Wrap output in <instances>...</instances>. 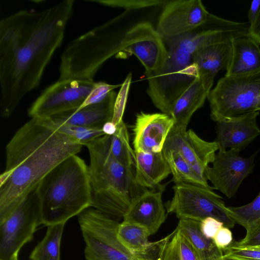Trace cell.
I'll return each instance as SVG.
<instances>
[{"label": "cell", "instance_id": "cell-1", "mask_svg": "<svg viewBox=\"0 0 260 260\" xmlns=\"http://www.w3.org/2000/svg\"><path fill=\"white\" fill-rule=\"evenodd\" d=\"M74 0L41 11L21 10L0 21V111L9 117L23 97L37 87L60 46Z\"/></svg>", "mask_w": 260, "mask_h": 260}, {"label": "cell", "instance_id": "cell-2", "mask_svg": "<svg viewBox=\"0 0 260 260\" xmlns=\"http://www.w3.org/2000/svg\"><path fill=\"white\" fill-rule=\"evenodd\" d=\"M82 146L46 119L31 118L19 128L6 146V169L0 176V223L48 173Z\"/></svg>", "mask_w": 260, "mask_h": 260}, {"label": "cell", "instance_id": "cell-3", "mask_svg": "<svg viewBox=\"0 0 260 260\" xmlns=\"http://www.w3.org/2000/svg\"><path fill=\"white\" fill-rule=\"evenodd\" d=\"M84 145L90 155L91 207L119 221L143 188L135 182L133 168L122 165L111 153L110 136H102Z\"/></svg>", "mask_w": 260, "mask_h": 260}, {"label": "cell", "instance_id": "cell-4", "mask_svg": "<svg viewBox=\"0 0 260 260\" xmlns=\"http://www.w3.org/2000/svg\"><path fill=\"white\" fill-rule=\"evenodd\" d=\"M42 224L66 223L91 207L88 166L72 155L48 173L37 186Z\"/></svg>", "mask_w": 260, "mask_h": 260}, {"label": "cell", "instance_id": "cell-5", "mask_svg": "<svg viewBox=\"0 0 260 260\" xmlns=\"http://www.w3.org/2000/svg\"><path fill=\"white\" fill-rule=\"evenodd\" d=\"M166 42L169 46L166 60L158 71L146 75L147 92L154 106L170 115L176 101L199 77L192 58L199 45L192 32Z\"/></svg>", "mask_w": 260, "mask_h": 260}, {"label": "cell", "instance_id": "cell-6", "mask_svg": "<svg viewBox=\"0 0 260 260\" xmlns=\"http://www.w3.org/2000/svg\"><path fill=\"white\" fill-rule=\"evenodd\" d=\"M212 119L229 120L260 111V69L221 78L208 95Z\"/></svg>", "mask_w": 260, "mask_h": 260}, {"label": "cell", "instance_id": "cell-7", "mask_svg": "<svg viewBox=\"0 0 260 260\" xmlns=\"http://www.w3.org/2000/svg\"><path fill=\"white\" fill-rule=\"evenodd\" d=\"M78 220L85 244L86 260H160L161 252L140 255L129 251L117 237L119 221L95 208L84 210Z\"/></svg>", "mask_w": 260, "mask_h": 260}, {"label": "cell", "instance_id": "cell-8", "mask_svg": "<svg viewBox=\"0 0 260 260\" xmlns=\"http://www.w3.org/2000/svg\"><path fill=\"white\" fill-rule=\"evenodd\" d=\"M174 195L166 204L168 213L180 219L201 221L211 217L233 228L235 222L230 217L222 198L214 187L200 184L182 183L173 186Z\"/></svg>", "mask_w": 260, "mask_h": 260}, {"label": "cell", "instance_id": "cell-9", "mask_svg": "<svg viewBox=\"0 0 260 260\" xmlns=\"http://www.w3.org/2000/svg\"><path fill=\"white\" fill-rule=\"evenodd\" d=\"M41 224L37 187L0 223V260L17 258L21 248L33 240L37 227Z\"/></svg>", "mask_w": 260, "mask_h": 260}, {"label": "cell", "instance_id": "cell-10", "mask_svg": "<svg viewBox=\"0 0 260 260\" xmlns=\"http://www.w3.org/2000/svg\"><path fill=\"white\" fill-rule=\"evenodd\" d=\"M95 82L93 80H58L46 88L28 109L31 118L45 119L79 109Z\"/></svg>", "mask_w": 260, "mask_h": 260}, {"label": "cell", "instance_id": "cell-11", "mask_svg": "<svg viewBox=\"0 0 260 260\" xmlns=\"http://www.w3.org/2000/svg\"><path fill=\"white\" fill-rule=\"evenodd\" d=\"M120 51L137 57L145 68L146 75L161 69L168 55L164 40L148 22L139 23L122 35Z\"/></svg>", "mask_w": 260, "mask_h": 260}, {"label": "cell", "instance_id": "cell-12", "mask_svg": "<svg viewBox=\"0 0 260 260\" xmlns=\"http://www.w3.org/2000/svg\"><path fill=\"white\" fill-rule=\"evenodd\" d=\"M210 14L200 0L169 1L159 17L156 29L166 41L202 26Z\"/></svg>", "mask_w": 260, "mask_h": 260}, {"label": "cell", "instance_id": "cell-13", "mask_svg": "<svg viewBox=\"0 0 260 260\" xmlns=\"http://www.w3.org/2000/svg\"><path fill=\"white\" fill-rule=\"evenodd\" d=\"M240 150H218L212 166L206 171V177L217 189L229 198L236 194L243 180L250 174L254 166L256 153L248 158L241 157Z\"/></svg>", "mask_w": 260, "mask_h": 260}, {"label": "cell", "instance_id": "cell-14", "mask_svg": "<svg viewBox=\"0 0 260 260\" xmlns=\"http://www.w3.org/2000/svg\"><path fill=\"white\" fill-rule=\"evenodd\" d=\"M177 151L187 161L197 174L208 183L206 171L215 158L218 146L216 142L206 141L192 129L181 131L172 128L163 149Z\"/></svg>", "mask_w": 260, "mask_h": 260}, {"label": "cell", "instance_id": "cell-15", "mask_svg": "<svg viewBox=\"0 0 260 260\" xmlns=\"http://www.w3.org/2000/svg\"><path fill=\"white\" fill-rule=\"evenodd\" d=\"M174 126V119L167 114H137L133 128L135 152H161Z\"/></svg>", "mask_w": 260, "mask_h": 260}, {"label": "cell", "instance_id": "cell-16", "mask_svg": "<svg viewBox=\"0 0 260 260\" xmlns=\"http://www.w3.org/2000/svg\"><path fill=\"white\" fill-rule=\"evenodd\" d=\"M164 188L144 189L132 200L123 221L145 228L150 236L155 234L166 219L162 200Z\"/></svg>", "mask_w": 260, "mask_h": 260}, {"label": "cell", "instance_id": "cell-17", "mask_svg": "<svg viewBox=\"0 0 260 260\" xmlns=\"http://www.w3.org/2000/svg\"><path fill=\"white\" fill-rule=\"evenodd\" d=\"M259 111L229 120L217 122L215 142L218 150L226 148L240 151L247 147L260 135L257 123Z\"/></svg>", "mask_w": 260, "mask_h": 260}, {"label": "cell", "instance_id": "cell-18", "mask_svg": "<svg viewBox=\"0 0 260 260\" xmlns=\"http://www.w3.org/2000/svg\"><path fill=\"white\" fill-rule=\"evenodd\" d=\"M232 53V40L202 46L193 53L192 62L197 67L201 82L209 92L217 73L226 71Z\"/></svg>", "mask_w": 260, "mask_h": 260}, {"label": "cell", "instance_id": "cell-19", "mask_svg": "<svg viewBox=\"0 0 260 260\" xmlns=\"http://www.w3.org/2000/svg\"><path fill=\"white\" fill-rule=\"evenodd\" d=\"M117 94L111 91L103 101L54 115L48 119L55 124L102 128L112 121Z\"/></svg>", "mask_w": 260, "mask_h": 260}, {"label": "cell", "instance_id": "cell-20", "mask_svg": "<svg viewBox=\"0 0 260 260\" xmlns=\"http://www.w3.org/2000/svg\"><path fill=\"white\" fill-rule=\"evenodd\" d=\"M135 180L140 187L154 189L171 174L162 152H135Z\"/></svg>", "mask_w": 260, "mask_h": 260}, {"label": "cell", "instance_id": "cell-21", "mask_svg": "<svg viewBox=\"0 0 260 260\" xmlns=\"http://www.w3.org/2000/svg\"><path fill=\"white\" fill-rule=\"evenodd\" d=\"M232 56L225 75L242 74L260 69L259 44L248 34L232 40Z\"/></svg>", "mask_w": 260, "mask_h": 260}, {"label": "cell", "instance_id": "cell-22", "mask_svg": "<svg viewBox=\"0 0 260 260\" xmlns=\"http://www.w3.org/2000/svg\"><path fill=\"white\" fill-rule=\"evenodd\" d=\"M117 237L120 243L129 251L136 255H145L158 253L171 236L155 242H151L150 236L144 226L122 221L120 223L116 232Z\"/></svg>", "mask_w": 260, "mask_h": 260}, {"label": "cell", "instance_id": "cell-23", "mask_svg": "<svg viewBox=\"0 0 260 260\" xmlns=\"http://www.w3.org/2000/svg\"><path fill=\"white\" fill-rule=\"evenodd\" d=\"M209 92L198 77L178 99L172 107L170 116L174 120L175 128L186 130L192 115L203 106Z\"/></svg>", "mask_w": 260, "mask_h": 260}, {"label": "cell", "instance_id": "cell-24", "mask_svg": "<svg viewBox=\"0 0 260 260\" xmlns=\"http://www.w3.org/2000/svg\"><path fill=\"white\" fill-rule=\"evenodd\" d=\"M176 229L191 245L199 260H222L223 251L217 247L213 239L203 234L201 221L180 219Z\"/></svg>", "mask_w": 260, "mask_h": 260}, {"label": "cell", "instance_id": "cell-25", "mask_svg": "<svg viewBox=\"0 0 260 260\" xmlns=\"http://www.w3.org/2000/svg\"><path fill=\"white\" fill-rule=\"evenodd\" d=\"M65 223L49 225L46 234L31 252L30 260H60V245Z\"/></svg>", "mask_w": 260, "mask_h": 260}, {"label": "cell", "instance_id": "cell-26", "mask_svg": "<svg viewBox=\"0 0 260 260\" xmlns=\"http://www.w3.org/2000/svg\"><path fill=\"white\" fill-rule=\"evenodd\" d=\"M162 152L169 166L175 184L188 183L209 186L208 183H205L200 178L187 161L177 151L164 148Z\"/></svg>", "mask_w": 260, "mask_h": 260}, {"label": "cell", "instance_id": "cell-27", "mask_svg": "<svg viewBox=\"0 0 260 260\" xmlns=\"http://www.w3.org/2000/svg\"><path fill=\"white\" fill-rule=\"evenodd\" d=\"M110 149L113 156L120 164L133 168L135 151L130 146L127 128L123 121L117 125L116 133L110 136Z\"/></svg>", "mask_w": 260, "mask_h": 260}, {"label": "cell", "instance_id": "cell-28", "mask_svg": "<svg viewBox=\"0 0 260 260\" xmlns=\"http://www.w3.org/2000/svg\"><path fill=\"white\" fill-rule=\"evenodd\" d=\"M160 260H199L191 245L177 229L166 242Z\"/></svg>", "mask_w": 260, "mask_h": 260}, {"label": "cell", "instance_id": "cell-29", "mask_svg": "<svg viewBox=\"0 0 260 260\" xmlns=\"http://www.w3.org/2000/svg\"><path fill=\"white\" fill-rule=\"evenodd\" d=\"M49 122L61 133L70 136L84 144L105 135L102 128H92L67 124H55L48 118Z\"/></svg>", "mask_w": 260, "mask_h": 260}, {"label": "cell", "instance_id": "cell-30", "mask_svg": "<svg viewBox=\"0 0 260 260\" xmlns=\"http://www.w3.org/2000/svg\"><path fill=\"white\" fill-rule=\"evenodd\" d=\"M88 2L98 3L101 5L134 10L149 7L166 5L169 1L162 0H96Z\"/></svg>", "mask_w": 260, "mask_h": 260}, {"label": "cell", "instance_id": "cell-31", "mask_svg": "<svg viewBox=\"0 0 260 260\" xmlns=\"http://www.w3.org/2000/svg\"><path fill=\"white\" fill-rule=\"evenodd\" d=\"M131 80L132 74L129 73L121 85L119 93L117 95L112 120V121L116 125L123 121L122 117L127 100Z\"/></svg>", "mask_w": 260, "mask_h": 260}, {"label": "cell", "instance_id": "cell-32", "mask_svg": "<svg viewBox=\"0 0 260 260\" xmlns=\"http://www.w3.org/2000/svg\"><path fill=\"white\" fill-rule=\"evenodd\" d=\"M119 86V85H111L104 82H95L91 92L79 109L103 101L111 91Z\"/></svg>", "mask_w": 260, "mask_h": 260}, {"label": "cell", "instance_id": "cell-33", "mask_svg": "<svg viewBox=\"0 0 260 260\" xmlns=\"http://www.w3.org/2000/svg\"><path fill=\"white\" fill-rule=\"evenodd\" d=\"M223 256L239 260H260V250L230 246L223 251Z\"/></svg>", "mask_w": 260, "mask_h": 260}, {"label": "cell", "instance_id": "cell-34", "mask_svg": "<svg viewBox=\"0 0 260 260\" xmlns=\"http://www.w3.org/2000/svg\"><path fill=\"white\" fill-rule=\"evenodd\" d=\"M230 246L238 247H252L260 246V222L253 229L246 232L241 241L233 243Z\"/></svg>", "mask_w": 260, "mask_h": 260}, {"label": "cell", "instance_id": "cell-35", "mask_svg": "<svg viewBox=\"0 0 260 260\" xmlns=\"http://www.w3.org/2000/svg\"><path fill=\"white\" fill-rule=\"evenodd\" d=\"M223 225V223L211 217H207L201 221L202 233L206 237L211 239Z\"/></svg>", "mask_w": 260, "mask_h": 260}, {"label": "cell", "instance_id": "cell-36", "mask_svg": "<svg viewBox=\"0 0 260 260\" xmlns=\"http://www.w3.org/2000/svg\"><path fill=\"white\" fill-rule=\"evenodd\" d=\"M213 240L217 247L223 251L233 243L232 233L229 228L223 225L216 233Z\"/></svg>", "mask_w": 260, "mask_h": 260}, {"label": "cell", "instance_id": "cell-37", "mask_svg": "<svg viewBox=\"0 0 260 260\" xmlns=\"http://www.w3.org/2000/svg\"><path fill=\"white\" fill-rule=\"evenodd\" d=\"M248 34L260 45V12L254 22L250 25Z\"/></svg>", "mask_w": 260, "mask_h": 260}, {"label": "cell", "instance_id": "cell-38", "mask_svg": "<svg viewBox=\"0 0 260 260\" xmlns=\"http://www.w3.org/2000/svg\"><path fill=\"white\" fill-rule=\"evenodd\" d=\"M260 12V0L251 2L248 14V23L252 24L257 18Z\"/></svg>", "mask_w": 260, "mask_h": 260}, {"label": "cell", "instance_id": "cell-39", "mask_svg": "<svg viewBox=\"0 0 260 260\" xmlns=\"http://www.w3.org/2000/svg\"><path fill=\"white\" fill-rule=\"evenodd\" d=\"M102 130L105 135L108 136L113 135L117 131V125L112 121L106 122L102 127Z\"/></svg>", "mask_w": 260, "mask_h": 260}, {"label": "cell", "instance_id": "cell-40", "mask_svg": "<svg viewBox=\"0 0 260 260\" xmlns=\"http://www.w3.org/2000/svg\"><path fill=\"white\" fill-rule=\"evenodd\" d=\"M222 260H239V259L223 256Z\"/></svg>", "mask_w": 260, "mask_h": 260}, {"label": "cell", "instance_id": "cell-41", "mask_svg": "<svg viewBox=\"0 0 260 260\" xmlns=\"http://www.w3.org/2000/svg\"><path fill=\"white\" fill-rule=\"evenodd\" d=\"M245 248H252V249H254L260 250V246H255V247H245Z\"/></svg>", "mask_w": 260, "mask_h": 260}, {"label": "cell", "instance_id": "cell-42", "mask_svg": "<svg viewBox=\"0 0 260 260\" xmlns=\"http://www.w3.org/2000/svg\"><path fill=\"white\" fill-rule=\"evenodd\" d=\"M13 260H18V257H17V258H15V259H13Z\"/></svg>", "mask_w": 260, "mask_h": 260}, {"label": "cell", "instance_id": "cell-43", "mask_svg": "<svg viewBox=\"0 0 260 260\" xmlns=\"http://www.w3.org/2000/svg\"></svg>", "mask_w": 260, "mask_h": 260}]
</instances>
